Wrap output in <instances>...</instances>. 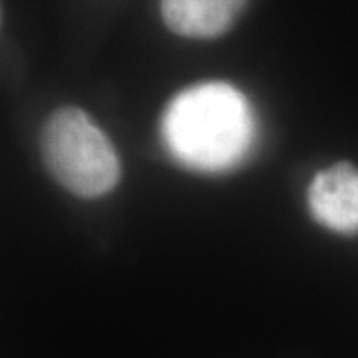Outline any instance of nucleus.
Masks as SVG:
<instances>
[{
    "mask_svg": "<svg viewBox=\"0 0 358 358\" xmlns=\"http://www.w3.org/2000/svg\"><path fill=\"white\" fill-rule=\"evenodd\" d=\"M162 140L179 166L223 173L251 154L257 140L255 112L243 94L225 82L197 84L167 103Z\"/></svg>",
    "mask_w": 358,
    "mask_h": 358,
    "instance_id": "obj_1",
    "label": "nucleus"
},
{
    "mask_svg": "<svg viewBox=\"0 0 358 358\" xmlns=\"http://www.w3.org/2000/svg\"><path fill=\"white\" fill-rule=\"evenodd\" d=\"M40 154L50 176L78 197H102L122 176L114 143L86 112L74 106L56 110L40 134Z\"/></svg>",
    "mask_w": 358,
    "mask_h": 358,
    "instance_id": "obj_2",
    "label": "nucleus"
},
{
    "mask_svg": "<svg viewBox=\"0 0 358 358\" xmlns=\"http://www.w3.org/2000/svg\"><path fill=\"white\" fill-rule=\"evenodd\" d=\"M310 217L341 235L358 233V169L348 162L319 171L307 192Z\"/></svg>",
    "mask_w": 358,
    "mask_h": 358,
    "instance_id": "obj_3",
    "label": "nucleus"
},
{
    "mask_svg": "<svg viewBox=\"0 0 358 358\" xmlns=\"http://www.w3.org/2000/svg\"><path fill=\"white\" fill-rule=\"evenodd\" d=\"M247 0H162L164 24L178 36L213 40L229 32Z\"/></svg>",
    "mask_w": 358,
    "mask_h": 358,
    "instance_id": "obj_4",
    "label": "nucleus"
}]
</instances>
